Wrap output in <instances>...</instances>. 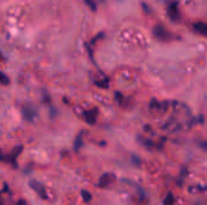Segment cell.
<instances>
[{
	"label": "cell",
	"mask_w": 207,
	"mask_h": 205,
	"mask_svg": "<svg viewBox=\"0 0 207 205\" xmlns=\"http://www.w3.org/2000/svg\"><path fill=\"white\" fill-rule=\"evenodd\" d=\"M29 186H30L33 190H34L43 199H46V198H47L46 190H45V187H44L43 183H40L39 181H36V180H30V181H29Z\"/></svg>",
	"instance_id": "1"
},
{
	"label": "cell",
	"mask_w": 207,
	"mask_h": 205,
	"mask_svg": "<svg viewBox=\"0 0 207 205\" xmlns=\"http://www.w3.org/2000/svg\"><path fill=\"white\" fill-rule=\"evenodd\" d=\"M153 33H154V35H155L156 38L160 39V40H162V41H166L167 39H170L168 31L165 29L162 26H156V27H154Z\"/></svg>",
	"instance_id": "2"
},
{
	"label": "cell",
	"mask_w": 207,
	"mask_h": 205,
	"mask_svg": "<svg viewBox=\"0 0 207 205\" xmlns=\"http://www.w3.org/2000/svg\"><path fill=\"white\" fill-rule=\"evenodd\" d=\"M167 13L170 16V18L173 21V22H176L179 19V11H178V5L176 3H172L170 6H168V9H167Z\"/></svg>",
	"instance_id": "3"
},
{
	"label": "cell",
	"mask_w": 207,
	"mask_h": 205,
	"mask_svg": "<svg viewBox=\"0 0 207 205\" xmlns=\"http://www.w3.org/2000/svg\"><path fill=\"white\" fill-rule=\"evenodd\" d=\"M114 174H109V173H105L101 176V179H99V186L101 187H107V186H109L113 181H114Z\"/></svg>",
	"instance_id": "4"
},
{
	"label": "cell",
	"mask_w": 207,
	"mask_h": 205,
	"mask_svg": "<svg viewBox=\"0 0 207 205\" xmlns=\"http://www.w3.org/2000/svg\"><path fill=\"white\" fill-rule=\"evenodd\" d=\"M97 109H93V110H88L84 113V116H85V120L87 123H90V124H93V123L96 122L97 120Z\"/></svg>",
	"instance_id": "5"
},
{
	"label": "cell",
	"mask_w": 207,
	"mask_h": 205,
	"mask_svg": "<svg viewBox=\"0 0 207 205\" xmlns=\"http://www.w3.org/2000/svg\"><path fill=\"white\" fill-rule=\"evenodd\" d=\"M22 113H23V117L27 121H33V118H34V116H35V111L32 108H23Z\"/></svg>",
	"instance_id": "6"
},
{
	"label": "cell",
	"mask_w": 207,
	"mask_h": 205,
	"mask_svg": "<svg viewBox=\"0 0 207 205\" xmlns=\"http://www.w3.org/2000/svg\"><path fill=\"white\" fill-rule=\"evenodd\" d=\"M194 29L197 31V33H200L201 35H206L207 34V26H206V23L203 22H197L194 24Z\"/></svg>",
	"instance_id": "7"
},
{
	"label": "cell",
	"mask_w": 207,
	"mask_h": 205,
	"mask_svg": "<svg viewBox=\"0 0 207 205\" xmlns=\"http://www.w3.org/2000/svg\"><path fill=\"white\" fill-rule=\"evenodd\" d=\"M175 202H176L175 195H173V194L170 192V193L166 195L165 200H163V205H173V204H175Z\"/></svg>",
	"instance_id": "8"
},
{
	"label": "cell",
	"mask_w": 207,
	"mask_h": 205,
	"mask_svg": "<svg viewBox=\"0 0 207 205\" xmlns=\"http://www.w3.org/2000/svg\"><path fill=\"white\" fill-rule=\"evenodd\" d=\"M81 197H82V199H84L85 203H90L91 199H92V194H91L88 191H86V190L81 191Z\"/></svg>",
	"instance_id": "9"
},
{
	"label": "cell",
	"mask_w": 207,
	"mask_h": 205,
	"mask_svg": "<svg viewBox=\"0 0 207 205\" xmlns=\"http://www.w3.org/2000/svg\"><path fill=\"white\" fill-rule=\"evenodd\" d=\"M0 83H1V85H9L10 83L9 77H7L5 74L1 72V71H0Z\"/></svg>",
	"instance_id": "10"
},
{
	"label": "cell",
	"mask_w": 207,
	"mask_h": 205,
	"mask_svg": "<svg viewBox=\"0 0 207 205\" xmlns=\"http://www.w3.org/2000/svg\"><path fill=\"white\" fill-rule=\"evenodd\" d=\"M81 145H82V135L79 134L78 138H76V140H75V151H78L80 149Z\"/></svg>",
	"instance_id": "11"
},
{
	"label": "cell",
	"mask_w": 207,
	"mask_h": 205,
	"mask_svg": "<svg viewBox=\"0 0 207 205\" xmlns=\"http://www.w3.org/2000/svg\"><path fill=\"white\" fill-rule=\"evenodd\" d=\"M21 151H22V146H17V147H16V149H15V152H12V158L15 159V158L21 153Z\"/></svg>",
	"instance_id": "12"
},
{
	"label": "cell",
	"mask_w": 207,
	"mask_h": 205,
	"mask_svg": "<svg viewBox=\"0 0 207 205\" xmlns=\"http://www.w3.org/2000/svg\"><path fill=\"white\" fill-rule=\"evenodd\" d=\"M132 163H133L135 165H137V167H139V165H140V159L137 157L136 154H132Z\"/></svg>",
	"instance_id": "13"
},
{
	"label": "cell",
	"mask_w": 207,
	"mask_h": 205,
	"mask_svg": "<svg viewBox=\"0 0 207 205\" xmlns=\"http://www.w3.org/2000/svg\"><path fill=\"white\" fill-rule=\"evenodd\" d=\"M85 1H86V4L91 7V9H92L93 11L96 10V4H95V1H93V0H85Z\"/></svg>",
	"instance_id": "14"
},
{
	"label": "cell",
	"mask_w": 207,
	"mask_h": 205,
	"mask_svg": "<svg viewBox=\"0 0 207 205\" xmlns=\"http://www.w3.org/2000/svg\"><path fill=\"white\" fill-rule=\"evenodd\" d=\"M16 205H27V203H26V200H24V199H20Z\"/></svg>",
	"instance_id": "15"
},
{
	"label": "cell",
	"mask_w": 207,
	"mask_h": 205,
	"mask_svg": "<svg viewBox=\"0 0 207 205\" xmlns=\"http://www.w3.org/2000/svg\"><path fill=\"white\" fill-rule=\"evenodd\" d=\"M5 60V58H4V56L1 54V52H0V63H3Z\"/></svg>",
	"instance_id": "16"
}]
</instances>
